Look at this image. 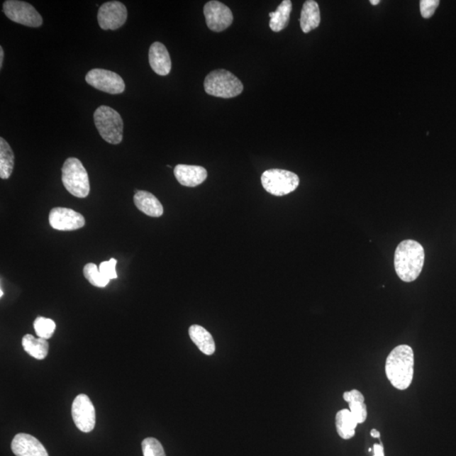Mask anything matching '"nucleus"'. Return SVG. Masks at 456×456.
Segmentation results:
<instances>
[{"instance_id": "obj_1", "label": "nucleus", "mask_w": 456, "mask_h": 456, "mask_svg": "<svg viewBox=\"0 0 456 456\" xmlns=\"http://www.w3.org/2000/svg\"><path fill=\"white\" fill-rule=\"evenodd\" d=\"M389 382L399 391L408 389L414 374V352L408 345H400L392 350L385 362Z\"/></svg>"}, {"instance_id": "obj_2", "label": "nucleus", "mask_w": 456, "mask_h": 456, "mask_svg": "<svg viewBox=\"0 0 456 456\" xmlns=\"http://www.w3.org/2000/svg\"><path fill=\"white\" fill-rule=\"evenodd\" d=\"M424 260V249L418 242L411 239L402 241L396 248L394 259L398 277L405 282L417 280L423 271Z\"/></svg>"}, {"instance_id": "obj_3", "label": "nucleus", "mask_w": 456, "mask_h": 456, "mask_svg": "<svg viewBox=\"0 0 456 456\" xmlns=\"http://www.w3.org/2000/svg\"><path fill=\"white\" fill-rule=\"evenodd\" d=\"M204 87L207 94L221 99H233L243 91L240 79L226 69H216L207 74Z\"/></svg>"}, {"instance_id": "obj_4", "label": "nucleus", "mask_w": 456, "mask_h": 456, "mask_svg": "<svg viewBox=\"0 0 456 456\" xmlns=\"http://www.w3.org/2000/svg\"><path fill=\"white\" fill-rule=\"evenodd\" d=\"M62 182L68 192L78 198L90 193V181L85 167L77 158L69 157L62 167Z\"/></svg>"}, {"instance_id": "obj_5", "label": "nucleus", "mask_w": 456, "mask_h": 456, "mask_svg": "<svg viewBox=\"0 0 456 456\" xmlns=\"http://www.w3.org/2000/svg\"><path fill=\"white\" fill-rule=\"evenodd\" d=\"M95 126L101 138L113 145L121 143L123 135V119L116 110L100 106L94 113Z\"/></svg>"}, {"instance_id": "obj_6", "label": "nucleus", "mask_w": 456, "mask_h": 456, "mask_svg": "<svg viewBox=\"0 0 456 456\" xmlns=\"http://www.w3.org/2000/svg\"><path fill=\"white\" fill-rule=\"evenodd\" d=\"M299 176L283 169H269L261 176V183L269 194L276 196H287L299 187Z\"/></svg>"}, {"instance_id": "obj_7", "label": "nucleus", "mask_w": 456, "mask_h": 456, "mask_svg": "<svg viewBox=\"0 0 456 456\" xmlns=\"http://www.w3.org/2000/svg\"><path fill=\"white\" fill-rule=\"evenodd\" d=\"M3 10L9 19L16 23L30 28H39L43 25L42 16L29 3L20 0H6L4 2Z\"/></svg>"}, {"instance_id": "obj_8", "label": "nucleus", "mask_w": 456, "mask_h": 456, "mask_svg": "<svg viewBox=\"0 0 456 456\" xmlns=\"http://www.w3.org/2000/svg\"><path fill=\"white\" fill-rule=\"evenodd\" d=\"M90 86L109 94H121L126 90V83L121 75L103 69H93L86 75Z\"/></svg>"}, {"instance_id": "obj_9", "label": "nucleus", "mask_w": 456, "mask_h": 456, "mask_svg": "<svg viewBox=\"0 0 456 456\" xmlns=\"http://www.w3.org/2000/svg\"><path fill=\"white\" fill-rule=\"evenodd\" d=\"M72 418L75 426L83 433H90L96 425V411L90 398L85 394L75 397L72 405Z\"/></svg>"}, {"instance_id": "obj_10", "label": "nucleus", "mask_w": 456, "mask_h": 456, "mask_svg": "<svg viewBox=\"0 0 456 456\" xmlns=\"http://www.w3.org/2000/svg\"><path fill=\"white\" fill-rule=\"evenodd\" d=\"M128 17L127 9L121 2H106L99 8L97 21L103 30H117L126 24Z\"/></svg>"}, {"instance_id": "obj_11", "label": "nucleus", "mask_w": 456, "mask_h": 456, "mask_svg": "<svg viewBox=\"0 0 456 456\" xmlns=\"http://www.w3.org/2000/svg\"><path fill=\"white\" fill-rule=\"evenodd\" d=\"M204 15L208 28L216 33L223 32L233 21L232 11L224 4L216 0L206 4L204 6Z\"/></svg>"}, {"instance_id": "obj_12", "label": "nucleus", "mask_w": 456, "mask_h": 456, "mask_svg": "<svg viewBox=\"0 0 456 456\" xmlns=\"http://www.w3.org/2000/svg\"><path fill=\"white\" fill-rule=\"evenodd\" d=\"M50 223L52 228L59 231H74L83 228L86 220L77 211L69 208L56 207L50 211Z\"/></svg>"}, {"instance_id": "obj_13", "label": "nucleus", "mask_w": 456, "mask_h": 456, "mask_svg": "<svg viewBox=\"0 0 456 456\" xmlns=\"http://www.w3.org/2000/svg\"><path fill=\"white\" fill-rule=\"evenodd\" d=\"M11 450L16 456H50L42 443L28 433L16 435L11 443Z\"/></svg>"}, {"instance_id": "obj_14", "label": "nucleus", "mask_w": 456, "mask_h": 456, "mask_svg": "<svg viewBox=\"0 0 456 456\" xmlns=\"http://www.w3.org/2000/svg\"><path fill=\"white\" fill-rule=\"evenodd\" d=\"M149 63L155 73L165 77L170 73L172 61L167 48L162 43L156 42L149 50Z\"/></svg>"}, {"instance_id": "obj_15", "label": "nucleus", "mask_w": 456, "mask_h": 456, "mask_svg": "<svg viewBox=\"0 0 456 456\" xmlns=\"http://www.w3.org/2000/svg\"><path fill=\"white\" fill-rule=\"evenodd\" d=\"M174 176L178 182L186 187H196L207 179L206 168L201 166L177 165Z\"/></svg>"}, {"instance_id": "obj_16", "label": "nucleus", "mask_w": 456, "mask_h": 456, "mask_svg": "<svg viewBox=\"0 0 456 456\" xmlns=\"http://www.w3.org/2000/svg\"><path fill=\"white\" fill-rule=\"evenodd\" d=\"M134 203L137 209L152 218H159L163 214L162 203L152 193L139 190L135 194Z\"/></svg>"}, {"instance_id": "obj_17", "label": "nucleus", "mask_w": 456, "mask_h": 456, "mask_svg": "<svg viewBox=\"0 0 456 456\" xmlns=\"http://www.w3.org/2000/svg\"><path fill=\"white\" fill-rule=\"evenodd\" d=\"M321 16L320 7L316 1L308 0L304 4L301 11L300 26L304 33H311L321 24Z\"/></svg>"}, {"instance_id": "obj_18", "label": "nucleus", "mask_w": 456, "mask_h": 456, "mask_svg": "<svg viewBox=\"0 0 456 456\" xmlns=\"http://www.w3.org/2000/svg\"><path fill=\"white\" fill-rule=\"evenodd\" d=\"M189 334L190 339L204 354L210 356L215 352L216 345L214 339L209 331H207L201 326L194 325L189 327Z\"/></svg>"}, {"instance_id": "obj_19", "label": "nucleus", "mask_w": 456, "mask_h": 456, "mask_svg": "<svg viewBox=\"0 0 456 456\" xmlns=\"http://www.w3.org/2000/svg\"><path fill=\"white\" fill-rule=\"evenodd\" d=\"M357 424L350 410H340L335 416L336 430L343 440H350L355 435Z\"/></svg>"}, {"instance_id": "obj_20", "label": "nucleus", "mask_w": 456, "mask_h": 456, "mask_svg": "<svg viewBox=\"0 0 456 456\" xmlns=\"http://www.w3.org/2000/svg\"><path fill=\"white\" fill-rule=\"evenodd\" d=\"M291 9V1L283 0L276 11L269 13V16L271 17V20H269V25L273 32L279 33L287 28L289 23Z\"/></svg>"}, {"instance_id": "obj_21", "label": "nucleus", "mask_w": 456, "mask_h": 456, "mask_svg": "<svg viewBox=\"0 0 456 456\" xmlns=\"http://www.w3.org/2000/svg\"><path fill=\"white\" fill-rule=\"evenodd\" d=\"M22 347L25 351L38 360H43L48 356L50 345L47 340L34 338L32 335H26L22 338Z\"/></svg>"}, {"instance_id": "obj_22", "label": "nucleus", "mask_w": 456, "mask_h": 456, "mask_svg": "<svg viewBox=\"0 0 456 456\" xmlns=\"http://www.w3.org/2000/svg\"><path fill=\"white\" fill-rule=\"evenodd\" d=\"M15 165V155L7 141L0 138V178L8 179Z\"/></svg>"}, {"instance_id": "obj_23", "label": "nucleus", "mask_w": 456, "mask_h": 456, "mask_svg": "<svg viewBox=\"0 0 456 456\" xmlns=\"http://www.w3.org/2000/svg\"><path fill=\"white\" fill-rule=\"evenodd\" d=\"M83 272L87 280L89 282L92 286L105 287L110 282L109 279L101 274L99 268L97 267V265L95 264L89 263L86 265L83 269Z\"/></svg>"}, {"instance_id": "obj_24", "label": "nucleus", "mask_w": 456, "mask_h": 456, "mask_svg": "<svg viewBox=\"0 0 456 456\" xmlns=\"http://www.w3.org/2000/svg\"><path fill=\"white\" fill-rule=\"evenodd\" d=\"M34 329L38 338L48 340L54 335L56 324L51 318L38 317L34 321Z\"/></svg>"}, {"instance_id": "obj_25", "label": "nucleus", "mask_w": 456, "mask_h": 456, "mask_svg": "<svg viewBox=\"0 0 456 456\" xmlns=\"http://www.w3.org/2000/svg\"><path fill=\"white\" fill-rule=\"evenodd\" d=\"M141 446L144 456H166L165 449L157 438H145Z\"/></svg>"}, {"instance_id": "obj_26", "label": "nucleus", "mask_w": 456, "mask_h": 456, "mask_svg": "<svg viewBox=\"0 0 456 456\" xmlns=\"http://www.w3.org/2000/svg\"><path fill=\"white\" fill-rule=\"evenodd\" d=\"M365 401H352L348 403L350 411L358 424L365 423L367 417Z\"/></svg>"}, {"instance_id": "obj_27", "label": "nucleus", "mask_w": 456, "mask_h": 456, "mask_svg": "<svg viewBox=\"0 0 456 456\" xmlns=\"http://www.w3.org/2000/svg\"><path fill=\"white\" fill-rule=\"evenodd\" d=\"M116 265L117 260L113 258L109 261H104V262L101 263L99 265V271L101 274L109 279V280H113V279L118 277Z\"/></svg>"}, {"instance_id": "obj_28", "label": "nucleus", "mask_w": 456, "mask_h": 456, "mask_svg": "<svg viewBox=\"0 0 456 456\" xmlns=\"http://www.w3.org/2000/svg\"><path fill=\"white\" fill-rule=\"evenodd\" d=\"M440 2L438 0H421L420 12L425 19L430 18L435 14Z\"/></svg>"}, {"instance_id": "obj_29", "label": "nucleus", "mask_w": 456, "mask_h": 456, "mask_svg": "<svg viewBox=\"0 0 456 456\" xmlns=\"http://www.w3.org/2000/svg\"><path fill=\"white\" fill-rule=\"evenodd\" d=\"M344 400L347 402L352 401H365L364 395L357 389H352L351 391L345 392L343 395Z\"/></svg>"}, {"instance_id": "obj_30", "label": "nucleus", "mask_w": 456, "mask_h": 456, "mask_svg": "<svg viewBox=\"0 0 456 456\" xmlns=\"http://www.w3.org/2000/svg\"><path fill=\"white\" fill-rule=\"evenodd\" d=\"M374 456H384L382 445L375 444L374 446Z\"/></svg>"}, {"instance_id": "obj_31", "label": "nucleus", "mask_w": 456, "mask_h": 456, "mask_svg": "<svg viewBox=\"0 0 456 456\" xmlns=\"http://www.w3.org/2000/svg\"><path fill=\"white\" fill-rule=\"evenodd\" d=\"M4 52L2 47H0V68L3 67Z\"/></svg>"}, {"instance_id": "obj_32", "label": "nucleus", "mask_w": 456, "mask_h": 456, "mask_svg": "<svg viewBox=\"0 0 456 456\" xmlns=\"http://www.w3.org/2000/svg\"><path fill=\"white\" fill-rule=\"evenodd\" d=\"M370 435L372 437L375 438H380V433L378 430H376V429H372L370 432Z\"/></svg>"}, {"instance_id": "obj_33", "label": "nucleus", "mask_w": 456, "mask_h": 456, "mask_svg": "<svg viewBox=\"0 0 456 456\" xmlns=\"http://www.w3.org/2000/svg\"><path fill=\"white\" fill-rule=\"evenodd\" d=\"M370 3L373 4V6H378L380 1L379 0H371Z\"/></svg>"}, {"instance_id": "obj_34", "label": "nucleus", "mask_w": 456, "mask_h": 456, "mask_svg": "<svg viewBox=\"0 0 456 456\" xmlns=\"http://www.w3.org/2000/svg\"><path fill=\"white\" fill-rule=\"evenodd\" d=\"M0 292H1V295H0V296H1V298H2V296H3V295H4V292H3V289H0Z\"/></svg>"}]
</instances>
